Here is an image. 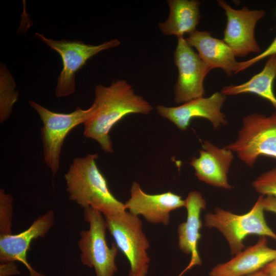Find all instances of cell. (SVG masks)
<instances>
[{
	"mask_svg": "<svg viewBox=\"0 0 276 276\" xmlns=\"http://www.w3.org/2000/svg\"><path fill=\"white\" fill-rule=\"evenodd\" d=\"M94 102L97 106L95 114L84 124L83 135L97 141L106 152L113 151L109 135L112 128L126 116L148 114L151 104L136 95L125 80H118L109 86L97 85Z\"/></svg>",
	"mask_w": 276,
	"mask_h": 276,
	"instance_id": "obj_1",
	"label": "cell"
},
{
	"mask_svg": "<svg viewBox=\"0 0 276 276\" xmlns=\"http://www.w3.org/2000/svg\"><path fill=\"white\" fill-rule=\"evenodd\" d=\"M98 154H88L75 158L64 175L66 190L71 200L84 209L91 207L104 216L126 211L109 190L106 179L99 169Z\"/></svg>",
	"mask_w": 276,
	"mask_h": 276,
	"instance_id": "obj_2",
	"label": "cell"
},
{
	"mask_svg": "<svg viewBox=\"0 0 276 276\" xmlns=\"http://www.w3.org/2000/svg\"><path fill=\"white\" fill-rule=\"evenodd\" d=\"M29 104L42 122L40 135L43 158L54 176L59 169L61 149L65 137L75 127L84 124L89 120L96 113L97 106L94 102L88 109L77 107L72 112L64 113L51 111L33 101H30Z\"/></svg>",
	"mask_w": 276,
	"mask_h": 276,
	"instance_id": "obj_3",
	"label": "cell"
},
{
	"mask_svg": "<svg viewBox=\"0 0 276 276\" xmlns=\"http://www.w3.org/2000/svg\"><path fill=\"white\" fill-rule=\"evenodd\" d=\"M261 195L252 209L243 215L235 214L220 208L205 216V226L218 229L226 239L232 255H237L245 248L244 239L249 235L269 237L276 241V234L268 226Z\"/></svg>",
	"mask_w": 276,
	"mask_h": 276,
	"instance_id": "obj_4",
	"label": "cell"
},
{
	"mask_svg": "<svg viewBox=\"0 0 276 276\" xmlns=\"http://www.w3.org/2000/svg\"><path fill=\"white\" fill-rule=\"evenodd\" d=\"M104 216L116 244L129 262V276H146L150 263L147 252L149 243L138 216L125 211Z\"/></svg>",
	"mask_w": 276,
	"mask_h": 276,
	"instance_id": "obj_5",
	"label": "cell"
},
{
	"mask_svg": "<svg viewBox=\"0 0 276 276\" xmlns=\"http://www.w3.org/2000/svg\"><path fill=\"white\" fill-rule=\"evenodd\" d=\"M242 122L236 140L224 147L250 167L261 155L276 158V112L269 116L252 113Z\"/></svg>",
	"mask_w": 276,
	"mask_h": 276,
	"instance_id": "obj_6",
	"label": "cell"
},
{
	"mask_svg": "<svg viewBox=\"0 0 276 276\" xmlns=\"http://www.w3.org/2000/svg\"><path fill=\"white\" fill-rule=\"evenodd\" d=\"M102 214L90 206L84 209V218L89 228L80 234V259L83 265L94 268L96 276H113L118 270L115 258L119 248L115 242L110 247L107 243V223Z\"/></svg>",
	"mask_w": 276,
	"mask_h": 276,
	"instance_id": "obj_7",
	"label": "cell"
},
{
	"mask_svg": "<svg viewBox=\"0 0 276 276\" xmlns=\"http://www.w3.org/2000/svg\"><path fill=\"white\" fill-rule=\"evenodd\" d=\"M35 36L57 52L62 61V70L58 77L55 95L57 98L67 97L75 91L76 73L87 60L98 53L120 45L117 39H112L99 45L85 44L80 40H54L35 33Z\"/></svg>",
	"mask_w": 276,
	"mask_h": 276,
	"instance_id": "obj_8",
	"label": "cell"
},
{
	"mask_svg": "<svg viewBox=\"0 0 276 276\" xmlns=\"http://www.w3.org/2000/svg\"><path fill=\"white\" fill-rule=\"evenodd\" d=\"M173 60L178 69V77L174 86L175 102L184 103L203 97L205 94L204 80L211 70L183 36L177 37Z\"/></svg>",
	"mask_w": 276,
	"mask_h": 276,
	"instance_id": "obj_9",
	"label": "cell"
},
{
	"mask_svg": "<svg viewBox=\"0 0 276 276\" xmlns=\"http://www.w3.org/2000/svg\"><path fill=\"white\" fill-rule=\"evenodd\" d=\"M217 3L224 11L227 22L223 40L232 49L236 57L259 53L261 48L255 37L257 22L265 15L264 10H250L246 6L235 9L225 1Z\"/></svg>",
	"mask_w": 276,
	"mask_h": 276,
	"instance_id": "obj_10",
	"label": "cell"
},
{
	"mask_svg": "<svg viewBox=\"0 0 276 276\" xmlns=\"http://www.w3.org/2000/svg\"><path fill=\"white\" fill-rule=\"evenodd\" d=\"M225 100L226 96L217 91L209 97L195 99L176 107L159 105L156 107V110L181 130H187L191 121L195 118L208 120L216 129L227 123L225 114L221 111Z\"/></svg>",
	"mask_w": 276,
	"mask_h": 276,
	"instance_id": "obj_11",
	"label": "cell"
},
{
	"mask_svg": "<svg viewBox=\"0 0 276 276\" xmlns=\"http://www.w3.org/2000/svg\"><path fill=\"white\" fill-rule=\"evenodd\" d=\"M124 205L126 210L136 216L142 215L149 222L167 225L170 212L185 207L186 201L181 196L170 191L147 194L138 183L133 182L130 189V197Z\"/></svg>",
	"mask_w": 276,
	"mask_h": 276,
	"instance_id": "obj_12",
	"label": "cell"
},
{
	"mask_svg": "<svg viewBox=\"0 0 276 276\" xmlns=\"http://www.w3.org/2000/svg\"><path fill=\"white\" fill-rule=\"evenodd\" d=\"M54 213L50 210L38 217L25 231L17 234L0 235V262L18 261L28 269L30 276H45L34 270L27 260V252L34 239L44 237L54 221Z\"/></svg>",
	"mask_w": 276,
	"mask_h": 276,
	"instance_id": "obj_13",
	"label": "cell"
},
{
	"mask_svg": "<svg viewBox=\"0 0 276 276\" xmlns=\"http://www.w3.org/2000/svg\"><path fill=\"white\" fill-rule=\"evenodd\" d=\"M199 156L193 157L190 164L195 170L197 178L215 187L231 189L227 174L234 159L233 152L219 148L209 141H204Z\"/></svg>",
	"mask_w": 276,
	"mask_h": 276,
	"instance_id": "obj_14",
	"label": "cell"
},
{
	"mask_svg": "<svg viewBox=\"0 0 276 276\" xmlns=\"http://www.w3.org/2000/svg\"><path fill=\"white\" fill-rule=\"evenodd\" d=\"M276 259V249L269 247L266 237L261 236L257 243L248 247L229 261L216 265L210 276H245L263 268Z\"/></svg>",
	"mask_w": 276,
	"mask_h": 276,
	"instance_id": "obj_15",
	"label": "cell"
},
{
	"mask_svg": "<svg viewBox=\"0 0 276 276\" xmlns=\"http://www.w3.org/2000/svg\"><path fill=\"white\" fill-rule=\"evenodd\" d=\"M194 47L210 69L221 68L227 76L235 74L238 64L232 49L222 40L213 37L208 31H195L185 38Z\"/></svg>",
	"mask_w": 276,
	"mask_h": 276,
	"instance_id": "obj_16",
	"label": "cell"
},
{
	"mask_svg": "<svg viewBox=\"0 0 276 276\" xmlns=\"http://www.w3.org/2000/svg\"><path fill=\"white\" fill-rule=\"evenodd\" d=\"M185 201L187 218L186 221L180 223L178 227V246L183 252L191 254V259L183 272L194 265L201 264L197 245L201 238L200 213L206 208V202L199 192H190Z\"/></svg>",
	"mask_w": 276,
	"mask_h": 276,
	"instance_id": "obj_17",
	"label": "cell"
},
{
	"mask_svg": "<svg viewBox=\"0 0 276 276\" xmlns=\"http://www.w3.org/2000/svg\"><path fill=\"white\" fill-rule=\"evenodd\" d=\"M169 14L167 19L158 24L162 33L177 37L189 35L196 30L201 18L200 2L197 0H168Z\"/></svg>",
	"mask_w": 276,
	"mask_h": 276,
	"instance_id": "obj_18",
	"label": "cell"
},
{
	"mask_svg": "<svg viewBox=\"0 0 276 276\" xmlns=\"http://www.w3.org/2000/svg\"><path fill=\"white\" fill-rule=\"evenodd\" d=\"M276 77V55L269 57L263 70L245 83L223 87L221 93L226 96L244 93L257 95L268 101L276 109L273 84Z\"/></svg>",
	"mask_w": 276,
	"mask_h": 276,
	"instance_id": "obj_19",
	"label": "cell"
},
{
	"mask_svg": "<svg viewBox=\"0 0 276 276\" xmlns=\"http://www.w3.org/2000/svg\"><path fill=\"white\" fill-rule=\"evenodd\" d=\"M14 80L6 66L0 67V122L3 123L11 115L14 104L17 101L18 92L15 90Z\"/></svg>",
	"mask_w": 276,
	"mask_h": 276,
	"instance_id": "obj_20",
	"label": "cell"
},
{
	"mask_svg": "<svg viewBox=\"0 0 276 276\" xmlns=\"http://www.w3.org/2000/svg\"><path fill=\"white\" fill-rule=\"evenodd\" d=\"M13 198L0 190V235L11 234Z\"/></svg>",
	"mask_w": 276,
	"mask_h": 276,
	"instance_id": "obj_21",
	"label": "cell"
},
{
	"mask_svg": "<svg viewBox=\"0 0 276 276\" xmlns=\"http://www.w3.org/2000/svg\"><path fill=\"white\" fill-rule=\"evenodd\" d=\"M252 186L261 195L276 197V167L262 173L252 182Z\"/></svg>",
	"mask_w": 276,
	"mask_h": 276,
	"instance_id": "obj_22",
	"label": "cell"
},
{
	"mask_svg": "<svg viewBox=\"0 0 276 276\" xmlns=\"http://www.w3.org/2000/svg\"><path fill=\"white\" fill-rule=\"evenodd\" d=\"M274 55H276V37L268 48L263 52L249 60L239 62L235 74L249 68L265 58Z\"/></svg>",
	"mask_w": 276,
	"mask_h": 276,
	"instance_id": "obj_23",
	"label": "cell"
},
{
	"mask_svg": "<svg viewBox=\"0 0 276 276\" xmlns=\"http://www.w3.org/2000/svg\"><path fill=\"white\" fill-rule=\"evenodd\" d=\"M20 272L17 269L14 262H9L1 263L0 276H9L19 274Z\"/></svg>",
	"mask_w": 276,
	"mask_h": 276,
	"instance_id": "obj_24",
	"label": "cell"
},
{
	"mask_svg": "<svg viewBox=\"0 0 276 276\" xmlns=\"http://www.w3.org/2000/svg\"><path fill=\"white\" fill-rule=\"evenodd\" d=\"M262 204L265 211H269L276 214V197L272 196H266L262 198Z\"/></svg>",
	"mask_w": 276,
	"mask_h": 276,
	"instance_id": "obj_25",
	"label": "cell"
},
{
	"mask_svg": "<svg viewBox=\"0 0 276 276\" xmlns=\"http://www.w3.org/2000/svg\"><path fill=\"white\" fill-rule=\"evenodd\" d=\"M263 269L268 276H276V259L267 264Z\"/></svg>",
	"mask_w": 276,
	"mask_h": 276,
	"instance_id": "obj_26",
	"label": "cell"
},
{
	"mask_svg": "<svg viewBox=\"0 0 276 276\" xmlns=\"http://www.w3.org/2000/svg\"><path fill=\"white\" fill-rule=\"evenodd\" d=\"M245 276H268V275L266 272L263 269V268H262V269L259 271H257L255 272H254L252 273L249 274Z\"/></svg>",
	"mask_w": 276,
	"mask_h": 276,
	"instance_id": "obj_27",
	"label": "cell"
}]
</instances>
